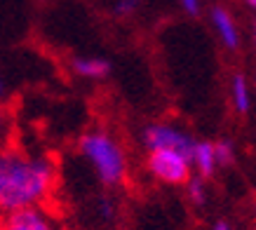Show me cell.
Masks as SVG:
<instances>
[{
	"label": "cell",
	"mask_w": 256,
	"mask_h": 230,
	"mask_svg": "<svg viewBox=\"0 0 256 230\" xmlns=\"http://www.w3.org/2000/svg\"><path fill=\"white\" fill-rule=\"evenodd\" d=\"M56 181V164L47 155H31L19 148L0 150V214L40 207Z\"/></svg>",
	"instance_id": "obj_1"
},
{
	"label": "cell",
	"mask_w": 256,
	"mask_h": 230,
	"mask_svg": "<svg viewBox=\"0 0 256 230\" xmlns=\"http://www.w3.org/2000/svg\"><path fill=\"white\" fill-rule=\"evenodd\" d=\"M80 158L90 164L101 186L116 188L130 174V158L124 146L106 130H90L78 141Z\"/></svg>",
	"instance_id": "obj_2"
},
{
	"label": "cell",
	"mask_w": 256,
	"mask_h": 230,
	"mask_svg": "<svg viewBox=\"0 0 256 230\" xmlns=\"http://www.w3.org/2000/svg\"><path fill=\"white\" fill-rule=\"evenodd\" d=\"M146 169L158 184L164 186H184L193 176L190 158L178 150H150L146 155Z\"/></svg>",
	"instance_id": "obj_3"
},
{
	"label": "cell",
	"mask_w": 256,
	"mask_h": 230,
	"mask_svg": "<svg viewBox=\"0 0 256 230\" xmlns=\"http://www.w3.org/2000/svg\"><path fill=\"white\" fill-rule=\"evenodd\" d=\"M141 144L146 148V153H150V150H178V153H186L190 158L195 138L188 130L174 122H150L141 130Z\"/></svg>",
	"instance_id": "obj_4"
},
{
	"label": "cell",
	"mask_w": 256,
	"mask_h": 230,
	"mask_svg": "<svg viewBox=\"0 0 256 230\" xmlns=\"http://www.w3.org/2000/svg\"><path fill=\"white\" fill-rule=\"evenodd\" d=\"M210 22H212V28H214V33L218 36V40H221V45L226 47V50H230V52H235V50H240V28H238V22H235V16L228 12L226 8H221V5H216V8L210 10Z\"/></svg>",
	"instance_id": "obj_5"
},
{
	"label": "cell",
	"mask_w": 256,
	"mask_h": 230,
	"mask_svg": "<svg viewBox=\"0 0 256 230\" xmlns=\"http://www.w3.org/2000/svg\"><path fill=\"white\" fill-rule=\"evenodd\" d=\"M0 230H56V226L40 207H31L10 214L0 223Z\"/></svg>",
	"instance_id": "obj_6"
},
{
	"label": "cell",
	"mask_w": 256,
	"mask_h": 230,
	"mask_svg": "<svg viewBox=\"0 0 256 230\" xmlns=\"http://www.w3.org/2000/svg\"><path fill=\"white\" fill-rule=\"evenodd\" d=\"M190 167H193V174L202 176L204 181H210L214 174H216V155H214V141H207V138H195L193 150H190Z\"/></svg>",
	"instance_id": "obj_7"
},
{
	"label": "cell",
	"mask_w": 256,
	"mask_h": 230,
	"mask_svg": "<svg viewBox=\"0 0 256 230\" xmlns=\"http://www.w3.org/2000/svg\"><path fill=\"white\" fill-rule=\"evenodd\" d=\"M70 68L82 80H106L110 76V62L106 56H96V54L76 56L70 62Z\"/></svg>",
	"instance_id": "obj_8"
},
{
	"label": "cell",
	"mask_w": 256,
	"mask_h": 230,
	"mask_svg": "<svg viewBox=\"0 0 256 230\" xmlns=\"http://www.w3.org/2000/svg\"><path fill=\"white\" fill-rule=\"evenodd\" d=\"M228 96H230V106H233L235 113L247 115L252 110V104H254V90L249 80L242 73H235L230 78V87H228Z\"/></svg>",
	"instance_id": "obj_9"
},
{
	"label": "cell",
	"mask_w": 256,
	"mask_h": 230,
	"mask_svg": "<svg viewBox=\"0 0 256 230\" xmlns=\"http://www.w3.org/2000/svg\"><path fill=\"white\" fill-rule=\"evenodd\" d=\"M186 198L190 204H195V207H202L204 202H207V181L202 176H198V174H193V176L188 178L186 184Z\"/></svg>",
	"instance_id": "obj_10"
},
{
	"label": "cell",
	"mask_w": 256,
	"mask_h": 230,
	"mask_svg": "<svg viewBox=\"0 0 256 230\" xmlns=\"http://www.w3.org/2000/svg\"><path fill=\"white\" fill-rule=\"evenodd\" d=\"M214 155L218 167H230L235 162V144L230 138H218L214 141Z\"/></svg>",
	"instance_id": "obj_11"
},
{
	"label": "cell",
	"mask_w": 256,
	"mask_h": 230,
	"mask_svg": "<svg viewBox=\"0 0 256 230\" xmlns=\"http://www.w3.org/2000/svg\"><path fill=\"white\" fill-rule=\"evenodd\" d=\"M141 8V0H116L113 14L116 16H132Z\"/></svg>",
	"instance_id": "obj_12"
},
{
	"label": "cell",
	"mask_w": 256,
	"mask_h": 230,
	"mask_svg": "<svg viewBox=\"0 0 256 230\" xmlns=\"http://www.w3.org/2000/svg\"><path fill=\"white\" fill-rule=\"evenodd\" d=\"M181 2V8H184V12L190 16H198L200 14V0H178Z\"/></svg>",
	"instance_id": "obj_13"
},
{
	"label": "cell",
	"mask_w": 256,
	"mask_h": 230,
	"mask_svg": "<svg viewBox=\"0 0 256 230\" xmlns=\"http://www.w3.org/2000/svg\"><path fill=\"white\" fill-rule=\"evenodd\" d=\"M99 209H101V216H104V218H113V202H110V200H101L99 202Z\"/></svg>",
	"instance_id": "obj_14"
},
{
	"label": "cell",
	"mask_w": 256,
	"mask_h": 230,
	"mask_svg": "<svg viewBox=\"0 0 256 230\" xmlns=\"http://www.w3.org/2000/svg\"><path fill=\"white\" fill-rule=\"evenodd\" d=\"M212 230H233V226L228 221H216L214 226H212Z\"/></svg>",
	"instance_id": "obj_15"
},
{
	"label": "cell",
	"mask_w": 256,
	"mask_h": 230,
	"mask_svg": "<svg viewBox=\"0 0 256 230\" xmlns=\"http://www.w3.org/2000/svg\"><path fill=\"white\" fill-rule=\"evenodd\" d=\"M5 127H8V115L0 110V136H2V132H5Z\"/></svg>",
	"instance_id": "obj_16"
},
{
	"label": "cell",
	"mask_w": 256,
	"mask_h": 230,
	"mask_svg": "<svg viewBox=\"0 0 256 230\" xmlns=\"http://www.w3.org/2000/svg\"><path fill=\"white\" fill-rule=\"evenodd\" d=\"M5 94H8V84H5V78L0 76V101L5 99Z\"/></svg>",
	"instance_id": "obj_17"
},
{
	"label": "cell",
	"mask_w": 256,
	"mask_h": 230,
	"mask_svg": "<svg viewBox=\"0 0 256 230\" xmlns=\"http://www.w3.org/2000/svg\"><path fill=\"white\" fill-rule=\"evenodd\" d=\"M244 2H247L249 8H254V10H256V0H244Z\"/></svg>",
	"instance_id": "obj_18"
},
{
	"label": "cell",
	"mask_w": 256,
	"mask_h": 230,
	"mask_svg": "<svg viewBox=\"0 0 256 230\" xmlns=\"http://www.w3.org/2000/svg\"><path fill=\"white\" fill-rule=\"evenodd\" d=\"M254 45H256V24H254Z\"/></svg>",
	"instance_id": "obj_19"
},
{
	"label": "cell",
	"mask_w": 256,
	"mask_h": 230,
	"mask_svg": "<svg viewBox=\"0 0 256 230\" xmlns=\"http://www.w3.org/2000/svg\"><path fill=\"white\" fill-rule=\"evenodd\" d=\"M254 99H256V90H254Z\"/></svg>",
	"instance_id": "obj_20"
}]
</instances>
